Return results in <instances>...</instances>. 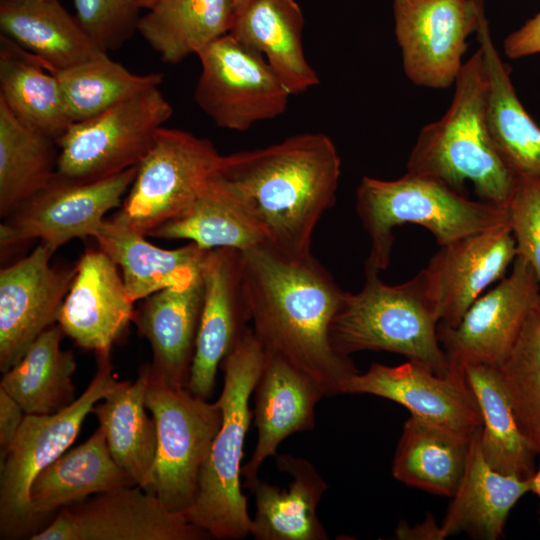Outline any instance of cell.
I'll list each match as a JSON object with an SVG mask.
<instances>
[{"label": "cell", "instance_id": "obj_7", "mask_svg": "<svg viewBox=\"0 0 540 540\" xmlns=\"http://www.w3.org/2000/svg\"><path fill=\"white\" fill-rule=\"evenodd\" d=\"M97 372L85 391L65 409L48 415L26 414L0 464V538L16 539L41 529L30 504V488L38 473L66 452L76 440L93 406L121 381L112 373L110 355L97 357Z\"/></svg>", "mask_w": 540, "mask_h": 540}, {"label": "cell", "instance_id": "obj_8", "mask_svg": "<svg viewBox=\"0 0 540 540\" xmlns=\"http://www.w3.org/2000/svg\"><path fill=\"white\" fill-rule=\"evenodd\" d=\"M150 370V369H149ZM146 408L156 425L157 446L146 491L169 510L186 513L194 503L198 479L221 426V407L149 375Z\"/></svg>", "mask_w": 540, "mask_h": 540}, {"label": "cell", "instance_id": "obj_46", "mask_svg": "<svg viewBox=\"0 0 540 540\" xmlns=\"http://www.w3.org/2000/svg\"><path fill=\"white\" fill-rule=\"evenodd\" d=\"M139 6L141 9H149L153 6V4L156 2V0H137Z\"/></svg>", "mask_w": 540, "mask_h": 540}, {"label": "cell", "instance_id": "obj_29", "mask_svg": "<svg viewBox=\"0 0 540 540\" xmlns=\"http://www.w3.org/2000/svg\"><path fill=\"white\" fill-rule=\"evenodd\" d=\"M477 33L488 78L487 124L495 148L517 177H540V127L517 97L484 13Z\"/></svg>", "mask_w": 540, "mask_h": 540}, {"label": "cell", "instance_id": "obj_42", "mask_svg": "<svg viewBox=\"0 0 540 540\" xmlns=\"http://www.w3.org/2000/svg\"><path fill=\"white\" fill-rule=\"evenodd\" d=\"M504 53L511 59L540 53V12L506 37Z\"/></svg>", "mask_w": 540, "mask_h": 540}, {"label": "cell", "instance_id": "obj_15", "mask_svg": "<svg viewBox=\"0 0 540 540\" xmlns=\"http://www.w3.org/2000/svg\"><path fill=\"white\" fill-rule=\"evenodd\" d=\"M540 304V285L532 267L516 256L512 271L468 308L456 327L438 325L450 366H498L516 343L530 312Z\"/></svg>", "mask_w": 540, "mask_h": 540}, {"label": "cell", "instance_id": "obj_32", "mask_svg": "<svg viewBox=\"0 0 540 540\" xmlns=\"http://www.w3.org/2000/svg\"><path fill=\"white\" fill-rule=\"evenodd\" d=\"M0 100L26 126L56 141L73 123L56 76L2 34Z\"/></svg>", "mask_w": 540, "mask_h": 540}, {"label": "cell", "instance_id": "obj_3", "mask_svg": "<svg viewBox=\"0 0 540 540\" xmlns=\"http://www.w3.org/2000/svg\"><path fill=\"white\" fill-rule=\"evenodd\" d=\"M445 114L423 127L407 160V172L463 193L473 184L479 200L508 206L518 177L497 152L487 124L488 78L479 48L455 80Z\"/></svg>", "mask_w": 540, "mask_h": 540}, {"label": "cell", "instance_id": "obj_34", "mask_svg": "<svg viewBox=\"0 0 540 540\" xmlns=\"http://www.w3.org/2000/svg\"><path fill=\"white\" fill-rule=\"evenodd\" d=\"M470 441L414 415L405 421L392 463L398 481L452 497L463 476Z\"/></svg>", "mask_w": 540, "mask_h": 540}, {"label": "cell", "instance_id": "obj_17", "mask_svg": "<svg viewBox=\"0 0 540 540\" xmlns=\"http://www.w3.org/2000/svg\"><path fill=\"white\" fill-rule=\"evenodd\" d=\"M55 250L40 242L27 256L0 271V371L20 361L30 345L58 322L76 273L51 265Z\"/></svg>", "mask_w": 540, "mask_h": 540}, {"label": "cell", "instance_id": "obj_30", "mask_svg": "<svg viewBox=\"0 0 540 540\" xmlns=\"http://www.w3.org/2000/svg\"><path fill=\"white\" fill-rule=\"evenodd\" d=\"M149 364L134 382L121 381L91 411L103 429L112 458L134 485L147 490L154 465L157 433L146 408Z\"/></svg>", "mask_w": 540, "mask_h": 540}, {"label": "cell", "instance_id": "obj_6", "mask_svg": "<svg viewBox=\"0 0 540 540\" xmlns=\"http://www.w3.org/2000/svg\"><path fill=\"white\" fill-rule=\"evenodd\" d=\"M356 212L370 239L364 266L379 272L390 264L398 226L420 225L443 246L509 222L508 206L471 200L443 183L409 172L395 180L364 176L356 190Z\"/></svg>", "mask_w": 540, "mask_h": 540}, {"label": "cell", "instance_id": "obj_28", "mask_svg": "<svg viewBox=\"0 0 540 540\" xmlns=\"http://www.w3.org/2000/svg\"><path fill=\"white\" fill-rule=\"evenodd\" d=\"M133 485L112 458L105 433L98 426L85 442L69 448L38 473L30 488L32 514L42 530L44 521L64 507L90 495Z\"/></svg>", "mask_w": 540, "mask_h": 540}, {"label": "cell", "instance_id": "obj_23", "mask_svg": "<svg viewBox=\"0 0 540 540\" xmlns=\"http://www.w3.org/2000/svg\"><path fill=\"white\" fill-rule=\"evenodd\" d=\"M276 467L291 476L287 488L272 485L258 476L245 480L254 495L256 512L250 535L256 540H327L317 507L328 485L308 460L276 454Z\"/></svg>", "mask_w": 540, "mask_h": 540}, {"label": "cell", "instance_id": "obj_45", "mask_svg": "<svg viewBox=\"0 0 540 540\" xmlns=\"http://www.w3.org/2000/svg\"><path fill=\"white\" fill-rule=\"evenodd\" d=\"M539 458H540V452H539ZM531 492L535 493L540 500V460L539 464L536 468L535 473L531 477ZM539 523H540V506H539Z\"/></svg>", "mask_w": 540, "mask_h": 540}, {"label": "cell", "instance_id": "obj_36", "mask_svg": "<svg viewBox=\"0 0 540 540\" xmlns=\"http://www.w3.org/2000/svg\"><path fill=\"white\" fill-rule=\"evenodd\" d=\"M463 369L482 417L481 449L485 460L500 473L531 478L539 453L517 425L497 366L469 364Z\"/></svg>", "mask_w": 540, "mask_h": 540}, {"label": "cell", "instance_id": "obj_40", "mask_svg": "<svg viewBox=\"0 0 540 540\" xmlns=\"http://www.w3.org/2000/svg\"><path fill=\"white\" fill-rule=\"evenodd\" d=\"M80 25L103 51L121 48L137 32V0H73Z\"/></svg>", "mask_w": 540, "mask_h": 540}, {"label": "cell", "instance_id": "obj_22", "mask_svg": "<svg viewBox=\"0 0 540 540\" xmlns=\"http://www.w3.org/2000/svg\"><path fill=\"white\" fill-rule=\"evenodd\" d=\"M202 274L191 283L166 288L144 299L134 322L152 349L150 376L186 387L203 305Z\"/></svg>", "mask_w": 540, "mask_h": 540}, {"label": "cell", "instance_id": "obj_19", "mask_svg": "<svg viewBox=\"0 0 540 540\" xmlns=\"http://www.w3.org/2000/svg\"><path fill=\"white\" fill-rule=\"evenodd\" d=\"M515 258L509 222L439 246L425 267L437 303L438 325L456 327L482 292L504 278Z\"/></svg>", "mask_w": 540, "mask_h": 540}, {"label": "cell", "instance_id": "obj_18", "mask_svg": "<svg viewBox=\"0 0 540 540\" xmlns=\"http://www.w3.org/2000/svg\"><path fill=\"white\" fill-rule=\"evenodd\" d=\"M201 274L203 305L186 388L208 400L219 365L249 328L250 313L242 286L241 251L210 250Z\"/></svg>", "mask_w": 540, "mask_h": 540}, {"label": "cell", "instance_id": "obj_35", "mask_svg": "<svg viewBox=\"0 0 540 540\" xmlns=\"http://www.w3.org/2000/svg\"><path fill=\"white\" fill-rule=\"evenodd\" d=\"M55 139L26 126L0 100V216L5 219L46 188L57 172Z\"/></svg>", "mask_w": 540, "mask_h": 540}, {"label": "cell", "instance_id": "obj_27", "mask_svg": "<svg viewBox=\"0 0 540 540\" xmlns=\"http://www.w3.org/2000/svg\"><path fill=\"white\" fill-rule=\"evenodd\" d=\"M303 27L296 0H250L236 12L230 34L260 53L292 95L320 82L305 57Z\"/></svg>", "mask_w": 540, "mask_h": 540}, {"label": "cell", "instance_id": "obj_11", "mask_svg": "<svg viewBox=\"0 0 540 540\" xmlns=\"http://www.w3.org/2000/svg\"><path fill=\"white\" fill-rule=\"evenodd\" d=\"M194 90L199 108L216 126L246 131L283 114L291 93L265 58L230 33L197 54Z\"/></svg>", "mask_w": 540, "mask_h": 540}, {"label": "cell", "instance_id": "obj_13", "mask_svg": "<svg viewBox=\"0 0 540 540\" xmlns=\"http://www.w3.org/2000/svg\"><path fill=\"white\" fill-rule=\"evenodd\" d=\"M212 538L185 513L166 508L139 486L95 494L58 511L30 540H203Z\"/></svg>", "mask_w": 540, "mask_h": 540}, {"label": "cell", "instance_id": "obj_1", "mask_svg": "<svg viewBox=\"0 0 540 540\" xmlns=\"http://www.w3.org/2000/svg\"><path fill=\"white\" fill-rule=\"evenodd\" d=\"M241 269L251 329L264 353L312 378L325 396L342 394L359 372L330 341L346 291L312 254L291 258L267 244L241 252Z\"/></svg>", "mask_w": 540, "mask_h": 540}, {"label": "cell", "instance_id": "obj_43", "mask_svg": "<svg viewBox=\"0 0 540 540\" xmlns=\"http://www.w3.org/2000/svg\"><path fill=\"white\" fill-rule=\"evenodd\" d=\"M25 415L22 407L0 388V464L5 460Z\"/></svg>", "mask_w": 540, "mask_h": 540}, {"label": "cell", "instance_id": "obj_10", "mask_svg": "<svg viewBox=\"0 0 540 540\" xmlns=\"http://www.w3.org/2000/svg\"><path fill=\"white\" fill-rule=\"evenodd\" d=\"M172 114L171 104L157 86L72 123L56 141V175L74 182H93L137 167Z\"/></svg>", "mask_w": 540, "mask_h": 540}, {"label": "cell", "instance_id": "obj_48", "mask_svg": "<svg viewBox=\"0 0 540 540\" xmlns=\"http://www.w3.org/2000/svg\"><path fill=\"white\" fill-rule=\"evenodd\" d=\"M1 1H5V0H1Z\"/></svg>", "mask_w": 540, "mask_h": 540}, {"label": "cell", "instance_id": "obj_37", "mask_svg": "<svg viewBox=\"0 0 540 540\" xmlns=\"http://www.w3.org/2000/svg\"><path fill=\"white\" fill-rule=\"evenodd\" d=\"M147 236L182 239L204 250L231 248L244 252L265 244L264 237L217 174L192 205Z\"/></svg>", "mask_w": 540, "mask_h": 540}, {"label": "cell", "instance_id": "obj_31", "mask_svg": "<svg viewBox=\"0 0 540 540\" xmlns=\"http://www.w3.org/2000/svg\"><path fill=\"white\" fill-rule=\"evenodd\" d=\"M235 0H156L137 32L163 62L177 64L230 33Z\"/></svg>", "mask_w": 540, "mask_h": 540}, {"label": "cell", "instance_id": "obj_5", "mask_svg": "<svg viewBox=\"0 0 540 540\" xmlns=\"http://www.w3.org/2000/svg\"><path fill=\"white\" fill-rule=\"evenodd\" d=\"M264 361L265 353L249 327L221 363L224 384L217 401L222 422L200 471L194 503L185 513L212 538L239 540L250 535L241 462L253 419L249 399Z\"/></svg>", "mask_w": 540, "mask_h": 540}, {"label": "cell", "instance_id": "obj_39", "mask_svg": "<svg viewBox=\"0 0 540 540\" xmlns=\"http://www.w3.org/2000/svg\"><path fill=\"white\" fill-rule=\"evenodd\" d=\"M517 425L540 452V304L529 314L504 361L497 366Z\"/></svg>", "mask_w": 540, "mask_h": 540}, {"label": "cell", "instance_id": "obj_4", "mask_svg": "<svg viewBox=\"0 0 540 540\" xmlns=\"http://www.w3.org/2000/svg\"><path fill=\"white\" fill-rule=\"evenodd\" d=\"M365 281L357 293L345 292L330 326L337 353L386 351L437 375L450 372L438 337L439 314L425 268L412 279L389 285L379 271L364 266Z\"/></svg>", "mask_w": 540, "mask_h": 540}, {"label": "cell", "instance_id": "obj_38", "mask_svg": "<svg viewBox=\"0 0 540 540\" xmlns=\"http://www.w3.org/2000/svg\"><path fill=\"white\" fill-rule=\"evenodd\" d=\"M60 84L72 122L94 117L163 81L162 73L135 74L108 54L64 70H48Z\"/></svg>", "mask_w": 540, "mask_h": 540}, {"label": "cell", "instance_id": "obj_9", "mask_svg": "<svg viewBox=\"0 0 540 540\" xmlns=\"http://www.w3.org/2000/svg\"><path fill=\"white\" fill-rule=\"evenodd\" d=\"M223 157L208 139L161 127L111 219L147 236L192 205L221 171Z\"/></svg>", "mask_w": 540, "mask_h": 540}, {"label": "cell", "instance_id": "obj_33", "mask_svg": "<svg viewBox=\"0 0 540 540\" xmlns=\"http://www.w3.org/2000/svg\"><path fill=\"white\" fill-rule=\"evenodd\" d=\"M63 335L58 324L51 326L3 373L0 388L25 414H54L76 400L72 377L77 363L72 351L61 348Z\"/></svg>", "mask_w": 540, "mask_h": 540}, {"label": "cell", "instance_id": "obj_20", "mask_svg": "<svg viewBox=\"0 0 540 540\" xmlns=\"http://www.w3.org/2000/svg\"><path fill=\"white\" fill-rule=\"evenodd\" d=\"M133 304L118 266L100 248H90L76 263L57 323L77 346L108 356L134 320Z\"/></svg>", "mask_w": 540, "mask_h": 540}, {"label": "cell", "instance_id": "obj_12", "mask_svg": "<svg viewBox=\"0 0 540 540\" xmlns=\"http://www.w3.org/2000/svg\"><path fill=\"white\" fill-rule=\"evenodd\" d=\"M137 167L93 182L55 175L50 184L0 224L1 253L38 239L55 251L75 238L94 237L105 215L120 207Z\"/></svg>", "mask_w": 540, "mask_h": 540}, {"label": "cell", "instance_id": "obj_47", "mask_svg": "<svg viewBox=\"0 0 540 540\" xmlns=\"http://www.w3.org/2000/svg\"><path fill=\"white\" fill-rule=\"evenodd\" d=\"M250 0H235V12L241 9Z\"/></svg>", "mask_w": 540, "mask_h": 540}, {"label": "cell", "instance_id": "obj_16", "mask_svg": "<svg viewBox=\"0 0 540 540\" xmlns=\"http://www.w3.org/2000/svg\"><path fill=\"white\" fill-rule=\"evenodd\" d=\"M342 394H370L394 401L446 431L470 441L481 429L482 417L464 369L450 366L437 375L412 361L397 366L373 363L349 377Z\"/></svg>", "mask_w": 540, "mask_h": 540}, {"label": "cell", "instance_id": "obj_26", "mask_svg": "<svg viewBox=\"0 0 540 540\" xmlns=\"http://www.w3.org/2000/svg\"><path fill=\"white\" fill-rule=\"evenodd\" d=\"M0 29L47 70L68 69L107 54L58 0L1 1Z\"/></svg>", "mask_w": 540, "mask_h": 540}, {"label": "cell", "instance_id": "obj_2", "mask_svg": "<svg viewBox=\"0 0 540 540\" xmlns=\"http://www.w3.org/2000/svg\"><path fill=\"white\" fill-rule=\"evenodd\" d=\"M340 174V155L324 133L224 155L219 172L265 244L296 259L312 254L314 230L335 204Z\"/></svg>", "mask_w": 540, "mask_h": 540}, {"label": "cell", "instance_id": "obj_44", "mask_svg": "<svg viewBox=\"0 0 540 540\" xmlns=\"http://www.w3.org/2000/svg\"><path fill=\"white\" fill-rule=\"evenodd\" d=\"M397 539H423V540H442L440 525H437L432 516L427 517L422 523L413 527L405 522H400L395 531Z\"/></svg>", "mask_w": 540, "mask_h": 540}, {"label": "cell", "instance_id": "obj_41", "mask_svg": "<svg viewBox=\"0 0 540 540\" xmlns=\"http://www.w3.org/2000/svg\"><path fill=\"white\" fill-rule=\"evenodd\" d=\"M508 213L516 256L532 267L540 285V177H518Z\"/></svg>", "mask_w": 540, "mask_h": 540}, {"label": "cell", "instance_id": "obj_14", "mask_svg": "<svg viewBox=\"0 0 540 540\" xmlns=\"http://www.w3.org/2000/svg\"><path fill=\"white\" fill-rule=\"evenodd\" d=\"M482 13L481 0H394V30L406 76L429 88L454 84L466 40L477 31Z\"/></svg>", "mask_w": 540, "mask_h": 540}, {"label": "cell", "instance_id": "obj_21", "mask_svg": "<svg viewBox=\"0 0 540 540\" xmlns=\"http://www.w3.org/2000/svg\"><path fill=\"white\" fill-rule=\"evenodd\" d=\"M254 425L258 436L242 477L258 476L264 461L275 456L279 445L290 435L315 427V408L326 397L309 376L277 356L265 354L255 388Z\"/></svg>", "mask_w": 540, "mask_h": 540}, {"label": "cell", "instance_id": "obj_25", "mask_svg": "<svg viewBox=\"0 0 540 540\" xmlns=\"http://www.w3.org/2000/svg\"><path fill=\"white\" fill-rule=\"evenodd\" d=\"M146 235L111 218L105 219L93 239L121 269L129 298L135 303L166 288L183 286L201 276L210 250L193 242L163 249L146 240Z\"/></svg>", "mask_w": 540, "mask_h": 540}, {"label": "cell", "instance_id": "obj_24", "mask_svg": "<svg viewBox=\"0 0 540 540\" xmlns=\"http://www.w3.org/2000/svg\"><path fill=\"white\" fill-rule=\"evenodd\" d=\"M531 492V478L503 474L485 460L481 429L471 438L465 470L440 524L443 539L466 533L481 540L502 537L511 509Z\"/></svg>", "mask_w": 540, "mask_h": 540}]
</instances>
